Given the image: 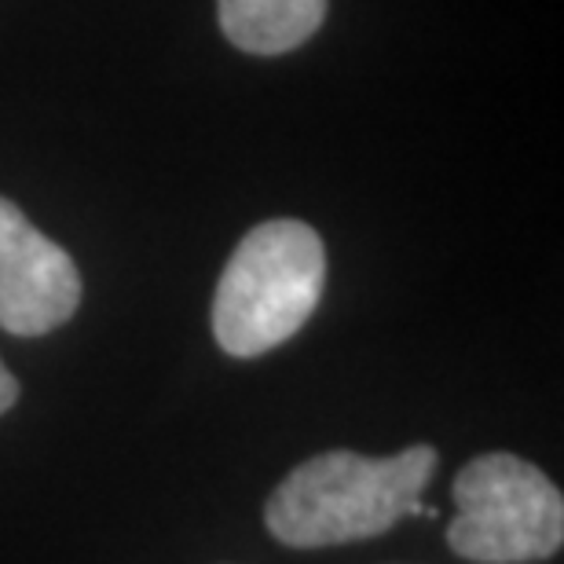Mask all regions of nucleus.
<instances>
[{
	"instance_id": "1",
	"label": "nucleus",
	"mask_w": 564,
	"mask_h": 564,
	"mask_svg": "<svg viewBox=\"0 0 564 564\" xmlns=\"http://www.w3.org/2000/svg\"><path fill=\"white\" fill-rule=\"evenodd\" d=\"M436 473V451L411 444L392 458L356 451H323L272 491L264 524L293 550H319L386 535L403 517H440L422 502V488Z\"/></svg>"
},
{
	"instance_id": "2",
	"label": "nucleus",
	"mask_w": 564,
	"mask_h": 564,
	"mask_svg": "<svg viewBox=\"0 0 564 564\" xmlns=\"http://www.w3.org/2000/svg\"><path fill=\"white\" fill-rule=\"evenodd\" d=\"M323 239L301 220H268L231 253L213 297V334L228 356L253 359L290 341L319 308Z\"/></svg>"
},
{
	"instance_id": "3",
	"label": "nucleus",
	"mask_w": 564,
	"mask_h": 564,
	"mask_svg": "<svg viewBox=\"0 0 564 564\" xmlns=\"http://www.w3.org/2000/svg\"><path fill=\"white\" fill-rule=\"evenodd\" d=\"M455 521L447 546L477 564H532L564 543V499L535 462L488 451L462 466L451 484Z\"/></svg>"
},
{
	"instance_id": "4",
	"label": "nucleus",
	"mask_w": 564,
	"mask_h": 564,
	"mask_svg": "<svg viewBox=\"0 0 564 564\" xmlns=\"http://www.w3.org/2000/svg\"><path fill=\"white\" fill-rule=\"evenodd\" d=\"M77 304L82 275L74 257L0 198V326L19 337H41L70 319Z\"/></svg>"
},
{
	"instance_id": "5",
	"label": "nucleus",
	"mask_w": 564,
	"mask_h": 564,
	"mask_svg": "<svg viewBox=\"0 0 564 564\" xmlns=\"http://www.w3.org/2000/svg\"><path fill=\"white\" fill-rule=\"evenodd\" d=\"M220 30L250 55L301 48L326 19V0H217Z\"/></svg>"
},
{
	"instance_id": "6",
	"label": "nucleus",
	"mask_w": 564,
	"mask_h": 564,
	"mask_svg": "<svg viewBox=\"0 0 564 564\" xmlns=\"http://www.w3.org/2000/svg\"><path fill=\"white\" fill-rule=\"evenodd\" d=\"M15 400H19V381L11 378V370L4 364H0V414H4Z\"/></svg>"
}]
</instances>
